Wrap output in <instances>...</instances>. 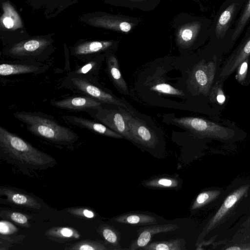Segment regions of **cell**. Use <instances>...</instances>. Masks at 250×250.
I'll list each match as a JSON object with an SVG mask.
<instances>
[{
    "label": "cell",
    "mask_w": 250,
    "mask_h": 250,
    "mask_svg": "<svg viewBox=\"0 0 250 250\" xmlns=\"http://www.w3.org/2000/svg\"><path fill=\"white\" fill-rule=\"evenodd\" d=\"M1 217L8 218L14 222L25 227H29V218L27 216L23 213L14 211H2L0 213Z\"/></svg>",
    "instance_id": "26"
},
{
    "label": "cell",
    "mask_w": 250,
    "mask_h": 250,
    "mask_svg": "<svg viewBox=\"0 0 250 250\" xmlns=\"http://www.w3.org/2000/svg\"><path fill=\"white\" fill-rule=\"evenodd\" d=\"M247 0H225L212 21L211 39L217 42L231 44L233 28Z\"/></svg>",
    "instance_id": "3"
},
{
    "label": "cell",
    "mask_w": 250,
    "mask_h": 250,
    "mask_svg": "<svg viewBox=\"0 0 250 250\" xmlns=\"http://www.w3.org/2000/svg\"><path fill=\"white\" fill-rule=\"evenodd\" d=\"M14 116L24 123L31 133L52 142L66 144L78 139V135L72 130L36 113L20 112Z\"/></svg>",
    "instance_id": "2"
},
{
    "label": "cell",
    "mask_w": 250,
    "mask_h": 250,
    "mask_svg": "<svg viewBox=\"0 0 250 250\" xmlns=\"http://www.w3.org/2000/svg\"><path fill=\"white\" fill-rule=\"evenodd\" d=\"M102 103L93 98L71 97L52 103L54 106L69 110L96 109L101 108Z\"/></svg>",
    "instance_id": "12"
},
{
    "label": "cell",
    "mask_w": 250,
    "mask_h": 250,
    "mask_svg": "<svg viewBox=\"0 0 250 250\" xmlns=\"http://www.w3.org/2000/svg\"><path fill=\"white\" fill-rule=\"evenodd\" d=\"M226 250H250V247L247 246L246 247H242L240 246H233L229 247L226 249Z\"/></svg>",
    "instance_id": "35"
},
{
    "label": "cell",
    "mask_w": 250,
    "mask_h": 250,
    "mask_svg": "<svg viewBox=\"0 0 250 250\" xmlns=\"http://www.w3.org/2000/svg\"><path fill=\"white\" fill-rule=\"evenodd\" d=\"M221 193V191L213 190L205 191L199 193L193 203L191 209L195 210L199 208L217 198Z\"/></svg>",
    "instance_id": "22"
},
{
    "label": "cell",
    "mask_w": 250,
    "mask_h": 250,
    "mask_svg": "<svg viewBox=\"0 0 250 250\" xmlns=\"http://www.w3.org/2000/svg\"><path fill=\"white\" fill-rule=\"evenodd\" d=\"M172 121L174 124L201 136L221 139H228L231 137L230 130L202 118L186 117L173 118Z\"/></svg>",
    "instance_id": "4"
},
{
    "label": "cell",
    "mask_w": 250,
    "mask_h": 250,
    "mask_svg": "<svg viewBox=\"0 0 250 250\" xmlns=\"http://www.w3.org/2000/svg\"><path fill=\"white\" fill-rule=\"evenodd\" d=\"M107 68L109 76L114 84L125 94H128L127 84L120 72L118 61L114 56L109 58Z\"/></svg>",
    "instance_id": "16"
},
{
    "label": "cell",
    "mask_w": 250,
    "mask_h": 250,
    "mask_svg": "<svg viewBox=\"0 0 250 250\" xmlns=\"http://www.w3.org/2000/svg\"><path fill=\"white\" fill-rule=\"evenodd\" d=\"M0 150L17 163L35 169L50 167L55 161L50 155L2 126H0Z\"/></svg>",
    "instance_id": "1"
},
{
    "label": "cell",
    "mask_w": 250,
    "mask_h": 250,
    "mask_svg": "<svg viewBox=\"0 0 250 250\" xmlns=\"http://www.w3.org/2000/svg\"><path fill=\"white\" fill-rule=\"evenodd\" d=\"M45 235L49 238L55 240H70L78 239L79 233L71 228L54 227L47 230Z\"/></svg>",
    "instance_id": "18"
},
{
    "label": "cell",
    "mask_w": 250,
    "mask_h": 250,
    "mask_svg": "<svg viewBox=\"0 0 250 250\" xmlns=\"http://www.w3.org/2000/svg\"><path fill=\"white\" fill-rule=\"evenodd\" d=\"M114 220L120 223L130 225H145L156 223V218L147 214L128 213L115 217Z\"/></svg>",
    "instance_id": "17"
},
{
    "label": "cell",
    "mask_w": 250,
    "mask_h": 250,
    "mask_svg": "<svg viewBox=\"0 0 250 250\" xmlns=\"http://www.w3.org/2000/svg\"><path fill=\"white\" fill-rule=\"evenodd\" d=\"M96 110L94 116L97 119L108 128L134 142L124 115L120 108L119 110L101 108Z\"/></svg>",
    "instance_id": "7"
},
{
    "label": "cell",
    "mask_w": 250,
    "mask_h": 250,
    "mask_svg": "<svg viewBox=\"0 0 250 250\" xmlns=\"http://www.w3.org/2000/svg\"><path fill=\"white\" fill-rule=\"evenodd\" d=\"M249 187L248 185L242 186L235 190L226 198L218 211L203 229L199 237V240L219 225L234 205L246 195Z\"/></svg>",
    "instance_id": "8"
},
{
    "label": "cell",
    "mask_w": 250,
    "mask_h": 250,
    "mask_svg": "<svg viewBox=\"0 0 250 250\" xmlns=\"http://www.w3.org/2000/svg\"><path fill=\"white\" fill-rule=\"evenodd\" d=\"M119 108L124 115L134 142L148 148H155L158 139L154 131L143 121L133 117L121 107Z\"/></svg>",
    "instance_id": "6"
},
{
    "label": "cell",
    "mask_w": 250,
    "mask_h": 250,
    "mask_svg": "<svg viewBox=\"0 0 250 250\" xmlns=\"http://www.w3.org/2000/svg\"><path fill=\"white\" fill-rule=\"evenodd\" d=\"M17 231V228L11 223L5 220L0 221V236L6 237L14 234Z\"/></svg>",
    "instance_id": "29"
},
{
    "label": "cell",
    "mask_w": 250,
    "mask_h": 250,
    "mask_svg": "<svg viewBox=\"0 0 250 250\" xmlns=\"http://www.w3.org/2000/svg\"><path fill=\"white\" fill-rule=\"evenodd\" d=\"M67 249L71 250H106L105 245L99 241L84 240L71 245Z\"/></svg>",
    "instance_id": "25"
},
{
    "label": "cell",
    "mask_w": 250,
    "mask_h": 250,
    "mask_svg": "<svg viewBox=\"0 0 250 250\" xmlns=\"http://www.w3.org/2000/svg\"><path fill=\"white\" fill-rule=\"evenodd\" d=\"M243 33L240 43L228 59L220 74V77L229 76L250 56V22Z\"/></svg>",
    "instance_id": "9"
},
{
    "label": "cell",
    "mask_w": 250,
    "mask_h": 250,
    "mask_svg": "<svg viewBox=\"0 0 250 250\" xmlns=\"http://www.w3.org/2000/svg\"><path fill=\"white\" fill-rule=\"evenodd\" d=\"M96 65V63L94 62H88L76 70L75 73L79 75L86 74L92 70Z\"/></svg>",
    "instance_id": "32"
},
{
    "label": "cell",
    "mask_w": 250,
    "mask_h": 250,
    "mask_svg": "<svg viewBox=\"0 0 250 250\" xmlns=\"http://www.w3.org/2000/svg\"><path fill=\"white\" fill-rule=\"evenodd\" d=\"M111 42H93L79 46L76 49V53L78 55H85L97 52L109 47Z\"/></svg>",
    "instance_id": "24"
},
{
    "label": "cell",
    "mask_w": 250,
    "mask_h": 250,
    "mask_svg": "<svg viewBox=\"0 0 250 250\" xmlns=\"http://www.w3.org/2000/svg\"><path fill=\"white\" fill-rule=\"evenodd\" d=\"M3 23L7 28H11L14 26V21L10 17H5L3 20Z\"/></svg>",
    "instance_id": "34"
},
{
    "label": "cell",
    "mask_w": 250,
    "mask_h": 250,
    "mask_svg": "<svg viewBox=\"0 0 250 250\" xmlns=\"http://www.w3.org/2000/svg\"><path fill=\"white\" fill-rule=\"evenodd\" d=\"M0 194L12 204L37 209L41 208L40 203L32 196L11 188L1 187Z\"/></svg>",
    "instance_id": "13"
},
{
    "label": "cell",
    "mask_w": 250,
    "mask_h": 250,
    "mask_svg": "<svg viewBox=\"0 0 250 250\" xmlns=\"http://www.w3.org/2000/svg\"><path fill=\"white\" fill-rule=\"evenodd\" d=\"M216 100L220 104H223L226 100L225 96L221 88H218L217 89V92H216Z\"/></svg>",
    "instance_id": "33"
},
{
    "label": "cell",
    "mask_w": 250,
    "mask_h": 250,
    "mask_svg": "<svg viewBox=\"0 0 250 250\" xmlns=\"http://www.w3.org/2000/svg\"><path fill=\"white\" fill-rule=\"evenodd\" d=\"M41 47V43L40 42L32 40L26 42L20 48H18L16 49L15 52L17 53L25 52H34Z\"/></svg>",
    "instance_id": "28"
},
{
    "label": "cell",
    "mask_w": 250,
    "mask_h": 250,
    "mask_svg": "<svg viewBox=\"0 0 250 250\" xmlns=\"http://www.w3.org/2000/svg\"><path fill=\"white\" fill-rule=\"evenodd\" d=\"M142 185L150 188H173L179 186V182L172 177H160L144 181Z\"/></svg>",
    "instance_id": "21"
},
{
    "label": "cell",
    "mask_w": 250,
    "mask_h": 250,
    "mask_svg": "<svg viewBox=\"0 0 250 250\" xmlns=\"http://www.w3.org/2000/svg\"><path fill=\"white\" fill-rule=\"evenodd\" d=\"M250 22V0H247L235 23L231 40V45H233L243 34L245 28Z\"/></svg>",
    "instance_id": "15"
},
{
    "label": "cell",
    "mask_w": 250,
    "mask_h": 250,
    "mask_svg": "<svg viewBox=\"0 0 250 250\" xmlns=\"http://www.w3.org/2000/svg\"><path fill=\"white\" fill-rule=\"evenodd\" d=\"M248 58L245 60L239 65V68L236 75V78L240 83L244 81L246 78L248 70Z\"/></svg>",
    "instance_id": "31"
},
{
    "label": "cell",
    "mask_w": 250,
    "mask_h": 250,
    "mask_svg": "<svg viewBox=\"0 0 250 250\" xmlns=\"http://www.w3.org/2000/svg\"><path fill=\"white\" fill-rule=\"evenodd\" d=\"M63 118L65 120L70 122L72 124L78 125L82 127L87 128L90 131L105 136L118 139H121L124 137L121 134L111 129L103 124L84 118L74 116H64Z\"/></svg>",
    "instance_id": "14"
},
{
    "label": "cell",
    "mask_w": 250,
    "mask_h": 250,
    "mask_svg": "<svg viewBox=\"0 0 250 250\" xmlns=\"http://www.w3.org/2000/svg\"><path fill=\"white\" fill-rule=\"evenodd\" d=\"M37 70V67L29 65L9 63H2L0 65V75L3 76L30 73Z\"/></svg>",
    "instance_id": "20"
},
{
    "label": "cell",
    "mask_w": 250,
    "mask_h": 250,
    "mask_svg": "<svg viewBox=\"0 0 250 250\" xmlns=\"http://www.w3.org/2000/svg\"><path fill=\"white\" fill-rule=\"evenodd\" d=\"M67 212L74 215L83 217L85 218H93L95 217V213L91 210L83 208H69Z\"/></svg>",
    "instance_id": "30"
},
{
    "label": "cell",
    "mask_w": 250,
    "mask_h": 250,
    "mask_svg": "<svg viewBox=\"0 0 250 250\" xmlns=\"http://www.w3.org/2000/svg\"><path fill=\"white\" fill-rule=\"evenodd\" d=\"M179 228L176 224H168L152 225L138 230V235L136 239L130 244L128 250H134L141 249L148 244L152 236L155 234L173 231Z\"/></svg>",
    "instance_id": "11"
},
{
    "label": "cell",
    "mask_w": 250,
    "mask_h": 250,
    "mask_svg": "<svg viewBox=\"0 0 250 250\" xmlns=\"http://www.w3.org/2000/svg\"><path fill=\"white\" fill-rule=\"evenodd\" d=\"M71 81L79 91L101 103L125 107L119 99L91 83L85 79L76 77L72 78Z\"/></svg>",
    "instance_id": "10"
},
{
    "label": "cell",
    "mask_w": 250,
    "mask_h": 250,
    "mask_svg": "<svg viewBox=\"0 0 250 250\" xmlns=\"http://www.w3.org/2000/svg\"><path fill=\"white\" fill-rule=\"evenodd\" d=\"M215 62L202 60L193 67L187 81L188 88L193 94L206 95L208 93L215 74Z\"/></svg>",
    "instance_id": "5"
},
{
    "label": "cell",
    "mask_w": 250,
    "mask_h": 250,
    "mask_svg": "<svg viewBox=\"0 0 250 250\" xmlns=\"http://www.w3.org/2000/svg\"><path fill=\"white\" fill-rule=\"evenodd\" d=\"M150 89L159 93L176 96H182L184 95L183 92L171 85L164 83H158L151 86Z\"/></svg>",
    "instance_id": "27"
},
{
    "label": "cell",
    "mask_w": 250,
    "mask_h": 250,
    "mask_svg": "<svg viewBox=\"0 0 250 250\" xmlns=\"http://www.w3.org/2000/svg\"><path fill=\"white\" fill-rule=\"evenodd\" d=\"M99 231L107 243L114 247L115 249H120L119 234L114 228L109 225H102L99 227Z\"/></svg>",
    "instance_id": "23"
},
{
    "label": "cell",
    "mask_w": 250,
    "mask_h": 250,
    "mask_svg": "<svg viewBox=\"0 0 250 250\" xmlns=\"http://www.w3.org/2000/svg\"><path fill=\"white\" fill-rule=\"evenodd\" d=\"M185 241L177 238L168 241H157L141 248L145 250H185Z\"/></svg>",
    "instance_id": "19"
}]
</instances>
